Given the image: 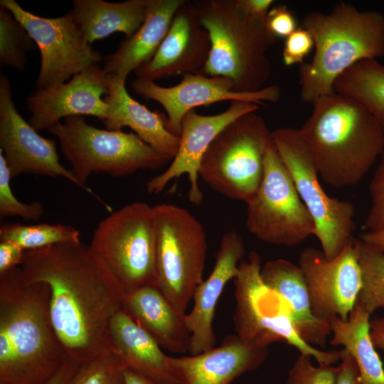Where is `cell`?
<instances>
[{"instance_id":"484cf974","label":"cell","mask_w":384,"mask_h":384,"mask_svg":"<svg viewBox=\"0 0 384 384\" xmlns=\"http://www.w3.org/2000/svg\"><path fill=\"white\" fill-rule=\"evenodd\" d=\"M183 0H147V13L141 27L122 41L117 50L104 58L105 75L126 81L129 74L149 60L166 36L174 16Z\"/></svg>"},{"instance_id":"7bdbcfd3","label":"cell","mask_w":384,"mask_h":384,"mask_svg":"<svg viewBox=\"0 0 384 384\" xmlns=\"http://www.w3.org/2000/svg\"><path fill=\"white\" fill-rule=\"evenodd\" d=\"M370 334L374 346L384 351V317L370 320Z\"/></svg>"},{"instance_id":"d590c367","label":"cell","mask_w":384,"mask_h":384,"mask_svg":"<svg viewBox=\"0 0 384 384\" xmlns=\"http://www.w3.org/2000/svg\"><path fill=\"white\" fill-rule=\"evenodd\" d=\"M369 193L372 204L363 228L374 231L384 225V151L369 185Z\"/></svg>"},{"instance_id":"4fadbf2b","label":"cell","mask_w":384,"mask_h":384,"mask_svg":"<svg viewBox=\"0 0 384 384\" xmlns=\"http://www.w3.org/2000/svg\"><path fill=\"white\" fill-rule=\"evenodd\" d=\"M0 6L26 28L39 48L41 68L36 89L64 83L101 62L100 53L93 50L70 12L56 18H45L25 10L15 0H1Z\"/></svg>"},{"instance_id":"ffe728a7","label":"cell","mask_w":384,"mask_h":384,"mask_svg":"<svg viewBox=\"0 0 384 384\" xmlns=\"http://www.w3.org/2000/svg\"><path fill=\"white\" fill-rule=\"evenodd\" d=\"M245 254L242 237L235 230L226 232L221 238L209 276L196 287L191 311L185 314L190 334L188 352L196 355L215 346L213 319L217 303L227 283L238 272Z\"/></svg>"},{"instance_id":"7a4b0ae2","label":"cell","mask_w":384,"mask_h":384,"mask_svg":"<svg viewBox=\"0 0 384 384\" xmlns=\"http://www.w3.org/2000/svg\"><path fill=\"white\" fill-rule=\"evenodd\" d=\"M50 289L20 267L0 274V384H44L69 358L53 328Z\"/></svg>"},{"instance_id":"d6986e66","label":"cell","mask_w":384,"mask_h":384,"mask_svg":"<svg viewBox=\"0 0 384 384\" xmlns=\"http://www.w3.org/2000/svg\"><path fill=\"white\" fill-rule=\"evenodd\" d=\"M211 50L208 32L201 26L194 3L183 0L153 57L134 71L136 78L156 80L201 73Z\"/></svg>"},{"instance_id":"f1b7e54d","label":"cell","mask_w":384,"mask_h":384,"mask_svg":"<svg viewBox=\"0 0 384 384\" xmlns=\"http://www.w3.org/2000/svg\"><path fill=\"white\" fill-rule=\"evenodd\" d=\"M334 92L363 104L384 130V65L377 59H364L341 74Z\"/></svg>"},{"instance_id":"f546056e","label":"cell","mask_w":384,"mask_h":384,"mask_svg":"<svg viewBox=\"0 0 384 384\" xmlns=\"http://www.w3.org/2000/svg\"><path fill=\"white\" fill-rule=\"evenodd\" d=\"M80 231L63 224L4 223L0 227L1 241L10 242L23 250H31L63 242H78Z\"/></svg>"},{"instance_id":"1f68e13d","label":"cell","mask_w":384,"mask_h":384,"mask_svg":"<svg viewBox=\"0 0 384 384\" xmlns=\"http://www.w3.org/2000/svg\"><path fill=\"white\" fill-rule=\"evenodd\" d=\"M35 42L26 28L4 7L0 6V65L18 70L25 68L26 54Z\"/></svg>"},{"instance_id":"44dd1931","label":"cell","mask_w":384,"mask_h":384,"mask_svg":"<svg viewBox=\"0 0 384 384\" xmlns=\"http://www.w3.org/2000/svg\"><path fill=\"white\" fill-rule=\"evenodd\" d=\"M267 356L268 347L247 342L235 334L198 354L171 357V363L179 384H231L257 369Z\"/></svg>"},{"instance_id":"8fae6325","label":"cell","mask_w":384,"mask_h":384,"mask_svg":"<svg viewBox=\"0 0 384 384\" xmlns=\"http://www.w3.org/2000/svg\"><path fill=\"white\" fill-rule=\"evenodd\" d=\"M276 149L297 193L315 224V236L328 260L338 256L352 241L355 206L351 201L328 196L299 129L281 127L272 132Z\"/></svg>"},{"instance_id":"83f0119b","label":"cell","mask_w":384,"mask_h":384,"mask_svg":"<svg viewBox=\"0 0 384 384\" xmlns=\"http://www.w3.org/2000/svg\"><path fill=\"white\" fill-rule=\"evenodd\" d=\"M370 314L356 301L347 320L330 322V344L342 346L355 361L361 384H384V369L370 334Z\"/></svg>"},{"instance_id":"3957f363","label":"cell","mask_w":384,"mask_h":384,"mask_svg":"<svg viewBox=\"0 0 384 384\" xmlns=\"http://www.w3.org/2000/svg\"><path fill=\"white\" fill-rule=\"evenodd\" d=\"M312 104L299 131L319 176L334 188L358 184L384 151V130L353 97L333 92Z\"/></svg>"},{"instance_id":"d4e9b609","label":"cell","mask_w":384,"mask_h":384,"mask_svg":"<svg viewBox=\"0 0 384 384\" xmlns=\"http://www.w3.org/2000/svg\"><path fill=\"white\" fill-rule=\"evenodd\" d=\"M112 353L134 373L161 384H179L171 356L123 310L110 324Z\"/></svg>"},{"instance_id":"ee69618b","label":"cell","mask_w":384,"mask_h":384,"mask_svg":"<svg viewBox=\"0 0 384 384\" xmlns=\"http://www.w3.org/2000/svg\"><path fill=\"white\" fill-rule=\"evenodd\" d=\"M359 240L384 252V225L374 231H365L361 235Z\"/></svg>"},{"instance_id":"8992f818","label":"cell","mask_w":384,"mask_h":384,"mask_svg":"<svg viewBox=\"0 0 384 384\" xmlns=\"http://www.w3.org/2000/svg\"><path fill=\"white\" fill-rule=\"evenodd\" d=\"M48 131L55 136L65 159L81 188L94 196L85 183L92 173L113 177L129 176L140 170H155L171 160L135 133L102 129L88 124L83 116H70Z\"/></svg>"},{"instance_id":"277c9868","label":"cell","mask_w":384,"mask_h":384,"mask_svg":"<svg viewBox=\"0 0 384 384\" xmlns=\"http://www.w3.org/2000/svg\"><path fill=\"white\" fill-rule=\"evenodd\" d=\"M311 34L314 54L299 68L300 97L313 103L331 94L336 79L355 63L384 56V15L337 3L329 14L309 12L302 21Z\"/></svg>"},{"instance_id":"2e32d148","label":"cell","mask_w":384,"mask_h":384,"mask_svg":"<svg viewBox=\"0 0 384 384\" xmlns=\"http://www.w3.org/2000/svg\"><path fill=\"white\" fill-rule=\"evenodd\" d=\"M0 151L11 178L21 174L63 177L81 188L60 162L56 141L41 137L18 112L8 77L0 73Z\"/></svg>"},{"instance_id":"f35d334b","label":"cell","mask_w":384,"mask_h":384,"mask_svg":"<svg viewBox=\"0 0 384 384\" xmlns=\"http://www.w3.org/2000/svg\"><path fill=\"white\" fill-rule=\"evenodd\" d=\"M340 351L341 364L337 366L336 384H361L358 366L343 348Z\"/></svg>"},{"instance_id":"d6a6232c","label":"cell","mask_w":384,"mask_h":384,"mask_svg":"<svg viewBox=\"0 0 384 384\" xmlns=\"http://www.w3.org/2000/svg\"><path fill=\"white\" fill-rule=\"evenodd\" d=\"M124 363L113 353L79 366L69 384H125Z\"/></svg>"},{"instance_id":"74e56055","label":"cell","mask_w":384,"mask_h":384,"mask_svg":"<svg viewBox=\"0 0 384 384\" xmlns=\"http://www.w3.org/2000/svg\"><path fill=\"white\" fill-rule=\"evenodd\" d=\"M267 30L278 38H287L297 28V24L293 13L286 5H277L272 7L265 18Z\"/></svg>"},{"instance_id":"7402d4cb","label":"cell","mask_w":384,"mask_h":384,"mask_svg":"<svg viewBox=\"0 0 384 384\" xmlns=\"http://www.w3.org/2000/svg\"><path fill=\"white\" fill-rule=\"evenodd\" d=\"M106 82L109 89L108 95L105 97L109 105L107 116L103 121L106 129L119 131L128 127L156 151L173 159L180 137L166 129V116L151 112L134 100L127 92L124 80L106 75Z\"/></svg>"},{"instance_id":"6da1fadb","label":"cell","mask_w":384,"mask_h":384,"mask_svg":"<svg viewBox=\"0 0 384 384\" xmlns=\"http://www.w3.org/2000/svg\"><path fill=\"white\" fill-rule=\"evenodd\" d=\"M20 268L26 282L50 287L51 321L70 359L81 366L112 353L110 324L122 310L124 292L90 245L27 250Z\"/></svg>"},{"instance_id":"5bb4252c","label":"cell","mask_w":384,"mask_h":384,"mask_svg":"<svg viewBox=\"0 0 384 384\" xmlns=\"http://www.w3.org/2000/svg\"><path fill=\"white\" fill-rule=\"evenodd\" d=\"M299 266L305 277L314 315L329 324L336 319L347 320L362 287L355 241L332 260H328L322 250L306 247L299 255Z\"/></svg>"},{"instance_id":"e575fe53","label":"cell","mask_w":384,"mask_h":384,"mask_svg":"<svg viewBox=\"0 0 384 384\" xmlns=\"http://www.w3.org/2000/svg\"><path fill=\"white\" fill-rule=\"evenodd\" d=\"M310 355L300 353L292 366L285 384H336L337 366L312 364Z\"/></svg>"},{"instance_id":"e0dca14e","label":"cell","mask_w":384,"mask_h":384,"mask_svg":"<svg viewBox=\"0 0 384 384\" xmlns=\"http://www.w3.org/2000/svg\"><path fill=\"white\" fill-rule=\"evenodd\" d=\"M259 108L260 105L253 102L233 100L227 110L217 114L202 115L194 110L187 112L181 122L177 153L166 170L147 181V192L158 194L171 181L187 174L188 199L191 203L200 205L203 195L198 185L199 169L209 145L231 122L242 114L256 112Z\"/></svg>"},{"instance_id":"9c48e42d","label":"cell","mask_w":384,"mask_h":384,"mask_svg":"<svg viewBox=\"0 0 384 384\" xmlns=\"http://www.w3.org/2000/svg\"><path fill=\"white\" fill-rule=\"evenodd\" d=\"M153 208L157 287L178 311L186 314L196 287L203 280L205 230L183 208L164 203Z\"/></svg>"},{"instance_id":"9a60e30c","label":"cell","mask_w":384,"mask_h":384,"mask_svg":"<svg viewBox=\"0 0 384 384\" xmlns=\"http://www.w3.org/2000/svg\"><path fill=\"white\" fill-rule=\"evenodd\" d=\"M181 81L171 87H163L154 81L136 78L132 90L146 100L159 102L166 113V127L179 137L184 115L195 107L207 106L222 101H245L264 105L265 101L275 103L281 92L272 85L252 92H238L233 90V82L227 78L210 77L198 73L182 75Z\"/></svg>"},{"instance_id":"52a82bcc","label":"cell","mask_w":384,"mask_h":384,"mask_svg":"<svg viewBox=\"0 0 384 384\" xmlns=\"http://www.w3.org/2000/svg\"><path fill=\"white\" fill-rule=\"evenodd\" d=\"M272 142L265 119L255 112L238 117L213 140L201 162L199 176L225 197L247 203L257 191Z\"/></svg>"},{"instance_id":"f6af8a7d","label":"cell","mask_w":384,"mask_h":384,"mask_svg":"<svg viewBox=\"0 0 384 384\" xmlns=\"http://www.w3.org/2000/svg\"><path fill=\"white\" fill-rule=\"evenodd\" d=\"M124 383L125 384H161L151 380L128 369L126 370L124 373Z\"/></svg>"},{"instance_id":"b9f144b4","label":"cell","mask_w":384,"mask_h":384,"mask_svg":"<svg viewBox=\"0 0 384 384\" xmlns=\"http://www.w3.org/2000/svg\"><path fill=\"white\" fill-rule=\"evenodd\" d=\"M79 365L68 358L58 371L44 384H69Z\"/></svg>"},{"instance_id":"7c38bea8","label":"cell","mask_w":384,"mask_h":384,"mask_svg":"<svg viewBox=\"0 0 384 384\" xmlns=\"http://www.w3.org/2000/svg\"><path fill=\"white\" fill-rule=\"evenodd\" d=\"M245 203L246 226L251 234L265 243L292 247L314 235V220L273 140L265 155L261 183Z\"/></svg>"},{"instance_id":"ab89813d","label":"cell","mask_w":384,"mask_h":384,"mask_svg":"<svg viewBox=\"0 0 384 384\" xmlns=\"http://www.w3.org/2000/svg\"><path fill=\"white\" fill-rule=\"evenodd\" d=\"M237 6L248 18L265 23L273 0H235Z\"/></svg>"},{"instance_id":"4316f807","label":"cell","mask_w":384,"mask_h":384,"mask_svg":"<svg viewBox=\"0 0 384 384\" xmlns=\"http://www.w3.org/2000/svg\"><path fill=\"white\" fill-rule=\"evenodd\" d=\"M70 11L73 20L91 44L115 32L131 37L142 25L147 13V0L108 2L103 0H74Z\"/></svg>"},{"instance_id":"cb8c5ba5","label":"cell","mask_w":384,"mask_h":384,"mask_svg":"<svg viewBox=\"0 0 384 384\" xmlns=\"http://www.w3.org/2000/svg\"><path fill=\"white\" fill-rule=\"evenodd\" d=\"M260 275L264 283L285 300L300 338L312 346L325 347L331 334V325L314 315L305 277L299 266L285 259H275L262 266Z\"/></svg>"},{"instance_id":"5b68a950","label":"cell","mask_w":384,"mask_h":384,"mask_svg":"<svg viewBox=\"0 0 384 384\" xmlns=\"http://www.w3.org/2000/svg\"><path fill=\"white\" fill-rule=\"evenodd\" d=\"M194 4L211 41L209 58L200 73L229 78L235 92L262 89L271 73L267 52L277 38L265 23L246 16L235 0H203Z\"/></svg>"},{"instance_id":"4dcf8cb0","label":"cell","mask_w":384,"mask_h":384,"mask_svg":"<svg viewBox=\"0 0 384 384\" xmlns=\"http://www.w3.org/2000/svg\"><path fill=\"white\" fill-rule=\"evenodd\" d=\"M355 245L362 276L357 302L371 314L384 308V252L361 240Z\"/></svg>"},{"instance_id":"ba28073f","label":"cell","mask_w":384,"mask_h":384,"mask_svg":"<svg viewBox=\"0 0 384 384\" xmlns=\"http://www.w3.org/2000/svg\"><path fill=\"white\" fill-rule=\"evenodd\" d=\"M261 262L258 252H250L248 258L240 262L238 274L233 279L236 334L260 346L284 342L300 353L310 355L318 363L333 365L340 361V351H322L300 338L285 300L262 281Z\"/></svg>"},{"instance_id":"603a6c76","label":"cell","mask_w":384,"mask_h":384,"mask_svg":"<svg viewBox=\"0 0 384 384\" xmlns=\"http://www.w3.org/2000/svg\"><path fill=\"white\" fill-rule=\"evenodd\" d=\"M122 310L161 348L176 353L188 352L186 314L178 311L157 287L143 286L125 292Z\"/></svg>"},{"instance_id":"ac0fdd59","label":"cell","mask_w":384,"mask_h":384,"mask_svg":"<svg viewBox=\"0 0 384 384\" xmlns=\"http://www.w3.org/2000/svg\"><path fill=\"white\" fill-rule=\"evenodd\" d=\"M108 94L102 68L92 65L64 83L32 92L26 98L28 122L40 132L70 116L90 115L104 121L109 105L103 96Z\"/></svg>"},{"instance_id":"30bf717a","label":"cell","mask_w":384,"mask_h":384,"mask_svg":"<svg viewBox=\"0 0 384 384\" xmlns=\"http://www.w3.org/2000/svg\"><path fill=\"white\" fill-rule=\"evenodd\" d=\"M90 247L124 293L143 286L157 287L153 206L133 202L112 212L98 223Z\"/></svg>"},{"instance_id":"8d00e7d4","label":"cell","mask_w":384,"mask_h":384,"mask_svg":"<svg viewBox=\"0 0 384 384\" xmlns=\"http://www.w3.org/2000/svg\"><path fill=\"white\" fill-rule=\"evenodd\" d=\"M314 48V41L310 32L303 28H297L286 38L282 59L285 65L302 64L304 58Z\"/></svg>"},{"instance_id":"60d3db41","label":"cell","mask_w":384,"mask_h":384,"mask_svg":"<svg viewBox=\"0 0 384 384\" xmlns=\"http://www.w3.org/2000/svg\"><path fill=\"white\" fill-rule=\"evenodd\" d=\"M25 250L10 242L0 241V274L20 267Z\"/></svg>"},{"instance_id":"836d02e7","label":"cell","mask_w":384,"mask_h":384,"mask_svg":"<svg viewBox=\"0 0 384 384\" xmlns=\"http://www.w3.org/2000/svg\"><path fill=\"white\" fill-rule=\"evenodd\" d=\"M11 172L1 151H0V215L18 216L26 220H37L44 213L43 203L34 201L25 203L18 201L13 193L10 181Z\"/></svg>"}]
</instances>
